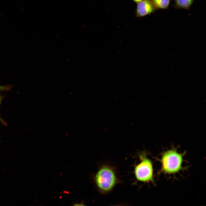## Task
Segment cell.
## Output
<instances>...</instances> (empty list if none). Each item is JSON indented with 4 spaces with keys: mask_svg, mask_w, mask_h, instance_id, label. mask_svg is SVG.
<instances>
[{
    "mask_svg": "<svg viewBox=\"0 0 206 206\" xmlns=\"http://www.w3.org/2000/svg\"><path fill=\"white\" fill-rule=\"evenodd\" d=\"M186 153L178 152L177 148L173 146L170 149L163 152L159 160L161 163L160 171L165 174H175L186 169L182 166L183 157Z\"/></svg>",
    "mask_w": 206,
    "mask_h": 206,
    "instance_id": "1",
    "label": "cell"
},
{
    "mask_svg": "<svg viewBox=\"0 0 206 206\" xmlns=\"http://www.w3.org/2000/svg\"><path fill=\"white\" fill-rule=\"evenodd\" d=\"M94 180L98 190L102 193L111 190L118 181L114 170L107 165L100 168L94 177Z\"/></svg>",
    "mask_w": 206,
    "mask_h": 206,
    "instance_id": "2",
    "label": "cell"
},
{
    "mask_svg": "<svg viewBox=\"0 0 206 206\" xmlns=\"http://www.w3.org/2000/svg\"><path fill=\"white\" fill-rule=\"evenodd\" d=\"M140 163L135 166L134 173L138 181L144 183L151 182L155 184L153 177V169L152 162L147 157V153L144 150L138 153Z\"/></svg>",
    "mask_w": 206,
    "mask_h": 206,
    "instance_id": "3",
    "label": "cell"
},
{
    "mask_svg": "<svg viewBox=\"0 0 206 206\" xmlns=\"http://www.w3.org/2000/svg\"><path fill=\"white\" fill-rule=\"evenodd\" d=\"M156 10L151 0H143L137 3L136 15L138 17H143Z\"/></svg>",
    "mask_w": 206,
    "mask_h": 206,
    "instance_id": "4",
    "label": "cell"
},
{
    "mask_svg": "<svg viewBox=\"0 0 206 206\" xmlns=\"http://www.w3.org/2000/svg\"><path fill=\"white\" fill-rule=\"evenodd\" d=\"M175 2L174 6L176 8L189 10L194 0H173Z\"/></svg>",
    "mask_w": 206,
    "mask_h": 206,
    "instance_id": "5",
    "label": "cell"
},
{
    "mask_svg": "<svg viewBox=\"0 0 206 206\" xmlns=\"http://www.w3.org/2000/svg\"><path fill=\"white\" fill-rule=\"evenodd\" d=\"M157 10L166 9L168 7L170 0H151Z\"/></svg>",
    "mask_w": 206,
    "mask_h": 206,
    "instance_id": "6",
    "label": "cell"
},
{
    "mask_svg": "<svg viewBox=\"0 0 206 206\" xmlns=\"http://www.w3.org/2000/svg\"><path fill=\"white\" fill-rule=\"evenodd\" d=\"M12 86L11 85H6L5 86L0 85V91H5L10 90Z\"/></svg>",
    "mask_w": 206,
    "mask_h": 206,
    "instance_id": "7",
    "label": "cell"
},
{
    "mask_svg": "<svg viewBox=\"0 0 206 206\" xmlns=\"http://www.w3.org/2000/svg\"><path fill=\"white\" fill-rule=\"evenodd\" d=\"M3 97L1 96V95H0V106L1 105V102L2 101V100L3 99ZM0 120L1 122L3 124H4L5 125H6V123H5V122L4 121V120L2 119V118H1V117L0 116Z\"/></svg>",
    "mask_w": 206,
    "mask_h": 206,
    "instance_id": "8",
    "label": "cell"
},
{
    "mask_svg": "<svg viewBox=\"0 0 206 206\" xmlns=\"http://www.w3.org/2000/svg\"><path fill=\"white\" fill-rule=\"evenodd\" d=\"M83 202L81 203H76L74 204V206H83L84 205L83 204Z\"/></svg>",
    "mask_w": 206,
    "mask_h": 206,
    "instance_id": "9",
    "label": "cell"
},
{
    "mask_svg": "<svg viewBox=\"0 0 206 206\" xmlns=\"http://www.w3.org/2000/svg\"><path fill=\"white\" fill-rule=\"evenodd\" d=\"M134 2L137 3L143 0H132Z\"/></svg>",
    "mask_w": 206,
    "mask_h": 206,
    "instance_id": "10",
    "label": "cell"
}]
</instances>
